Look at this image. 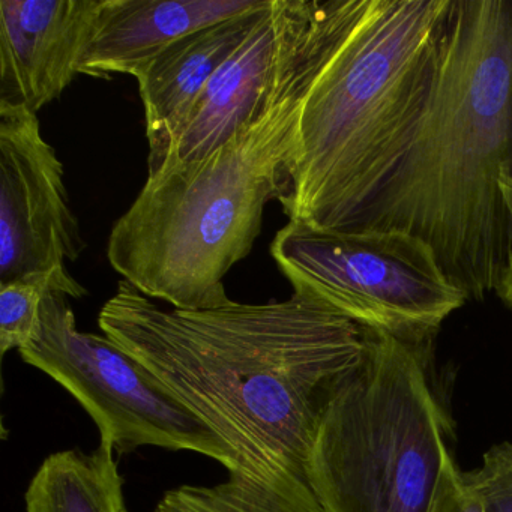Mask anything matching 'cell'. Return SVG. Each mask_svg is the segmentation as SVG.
I'll return each mask as SVG.
<instances>
[{
	"instance_id": "obj_1",
	"label": "cell",
	"mask_w": 512,
	"mask_h": 512,
	"mask_svg": "<svg viewBox=\"0 0 512 512\" xmlns=\"http://www.w3.org/2000/svg\"><path fill=\"white\" fill-rule=\"evenodd\" d=\"M98 325L254 476L307 478L323 413L368 344L367 328L301 296L179 310L160 307L125 280Z\"/></svg>"
},
{
	"instance_id": "obj_2",
	"label": "cell",
	"mask_w": 512,
	"mask_h": 512,
	"mask_svg": "<svg viewBox=\"0 0 512 512\" xmlns=\"http://www.w3.org/2000/svg\"><path fill=\"white\" fill-rule=\"evenodd\" d=\"M511 163L512 0H452L409 151L350 229L419 236L467 299L482 301L505 268L500 181Z\"/></svg>"
},
{
	"instance_id": "obj_3",
	"label": "cell",
	"mask_w": 512,
	"mask_h": 512,
	"mask_svg": "<svg viewBox=\"0 0 512 512\" xmlns=\"http://www.w3.org/2000/svg\"><path fill=\"white\" fill-rule=\"evenodd\" d=\"M361 7L331 0L242 127L206 157L148 175L107 245L125 281L179 310L229 304L223 278L253 250L266 205L289 199L305 95Z\"/></svg>"
},
{
	"instance_id": "obj_4",
	"label": "cell",
	"mask_w": 512,
	"mask_h": 512,
	"mask_svg": "<svg viewBox=\"0 0 512 512\" xmlns=\"http://www.w3.org/2000/svg\"><path fill=\"white\" fill-rule=\"evenodd\" d=\"M452 0H364L302 103L289 221L350 229L403 163Z\"/></svg>"
},
{
	"instance_id": "obj_5",
	"label": "cell",
	"mask_w": 512,
	"mask_h": 512,
	"mask_svg": "<svg viewBox=\"0 0 512 512\" xmlns=\"http://www.w3.org/2000/svg\"><path fill=\"white\" fill-rule=\"evenodd\" d=\"M428 346L368 329L361 365L329 401L307 464L326 512H431L449 422Z\"/></svg>"
},
{
	"instance_id": "obj_6",
	"label": "cell",
	"mask_w": 512,
	"mask_h": 512,
	"mask_svg": "<svg viewBox=\"0 0 512 512\" xmlns=\"http://www.w3.org/2000/svg\"><path fill=\"white\" fill-rule=\"evenodd\" d=\"M271 256L293 295L407 343L430 344L469 301L433 247L401 230L323 229L289 221L275 235Z\"/></svg>"
},
{
	"instance_id": "obj_7",
	"label": "cell",
	"mask_w": 512,
	"mask_h": 512,
	"mask_svg": "<svg viewBox=\"0 0 512 512\" xmlns=\"http://www.w3.org/2000/svg\"><path fill=\"white\" fill-rule=\"evenodd\" d=\"M23 362L67 389L119 454L142 446L191 451L239 470L233 449L157 377L107 335L77 329L68 296L49 290L35 340L19 350Z\"/></svg>"
},
{
	"instance_id": "obj_8",
	"label": "cell",
	"mask_w": 512,
	"mask_h": 512,
	"mask_svg": "<svg viewBox=\"0 0 512 512\" xmlns=\"http://www.w3.org/2000/svg\"><path fill=\"white\" fill-rule=\"evenodd\" d=\"M85 248L64 164L44 139L37 113L0 104V284L52 275L82 299L88 290L65 265Z\"/></svg>"
},
{
	"instance_id": "obj_9",
	"label": "cell",
	"mask_w": 512,
	"mask_h": 512,
	"mask_svg": "<svg viewBox=\"0 0 512 512\" xmlns=\"http://www.w3.org/2000/svg\"><path fill=\"white\" fill-rule=\"evenodd\" d=\"M329 5L331 0H272L185 116L160 170L206 157L242 127L260 109Z\"/></svg>"
},
{
	"instance_id": "obj_10",
	"label": "cell",
	"mask_w": 512,
	"mask_h": 512,
	"mask_svg": "<svg viewBox=\"0 0 512 512\" xmlns=\"http://www.w3.org/2000/svg\"><path fill=\"white\" fill-rule=\"evenodd\" d=\"M100 0H0V104L37 113L61 98Z\"/></svg>"
},
{
	"instance_id": "obj_11",
	"label": "cell",
	"mask_w": 512,
	"mask_h": 512,
	"mask_svg": "<svg viewBox=\"0 0 512 512\" xmlns=\"http://www.w3.org/2000/svg\"><path fill=\"white\" fill-rule=\"evenodd\" d=\"M268 0H100L79 73L136 76L187 35L259 10Z\"/></svg>"
},
{
	"instance_id": "obj_12",
	"label": "cell",
	"mask_w": 512,
	"mask_h": 512,
	"mask_svg": "<svg viewBox=\"0 0 512 512\" xmlns=\"http://www.w3.org/2000/svg\"><path fill=\"white\" fill-rule=\"evenodd\" d=\"M271 2L268 0L259 10L187 35L137 71L134 77L145 107L149 175L163 167L173 136L185 116Z\"/></svg>"
},
{
	"instance_id": "obj_13",
	"label": "cell",
	"mask_w": 512,
	"mask_h": 512,
	"mask_svg": "<svg viewBox=\"0 0 512 512\" xmlns=\"http://www.w3.org/2000/svg\"><path fill=\"white\" fill-rule=\"evenodd\" d=\"M26 512H130L115 449L100 442L92 452L50 454L32 476Z\"/></svg>"
},
{
	"instance_id": "obj_14",
	"label": "cell",
	"mask_w": 512,
	"mask_h": 512,
	"mask_svg": "<svg viewBox=\"0 0 512 512\" xmlns=\"http://www.w3.org/2000/svg\"><path fill=\"white\" fill-rule=\"evenodd\" d=\"M154 512H326L305 476H254L233 470L214 485H179Z\"/></svg>"
},
{
	"instance_id": "obj_15",
	"label": "cell",
	"mask_w": 512,
	"mask_h": 512,
	"mask_svg": "<svg viewBox=\"0 0 512 512\" xmlns=\"http://www.w3.org/2000/svg\"><path fill=\"white\" fill-rule=\"evenodd\" d=\"M56 290L74 298L73 290L52 275H32L0 284V353L22 350L41 328L44 296Z\"/></svg>"
},
{
	"instance_id": "obj_16",
	"label": "cell",
	"mask_w": 512,
	"mask_h": 512,
	"mask_svg": "<svg viewBox=\"0 0 512 512\" xmlns=\"http://www.w3.org/2000/svg\"><path fill=\"white\" fill-rule=\"evenodd\" d=\"M478 496L482 512H512V443L491 446L481 466L464 472Z\"/></svg>"
},
{
	"instance_id": "obj_17",
	"label": "cell",
	"mask_w": 512,
	"mask_h": 512,
	"mask_svg": "<svg viewBox=\"0 0 512 512\" xmlns=\"http://www.w3.org/2000/svg\"><path fill=\"white\" fill-rule=\"evenodd\" d=\"M431 512H482L478 496L458 469L452 452L446 455Z\"/></svg>"
},
{
	"instance_id": "obj_18",
	"label": "cell",
	"mask_w": 512,
	"mask_h": 512,
	"mask_svg": "<svg viewBox=\"0 0 512 512\" xmlns=\"http://www.w3.org/2000/svg\"><path fill=\"white\" fill-rule=\"evenodd\" d=\"M500 188L506 211V259L496 295L506 307L512 308V163L503 172Z\"/></svg>"
}]
</instances>
